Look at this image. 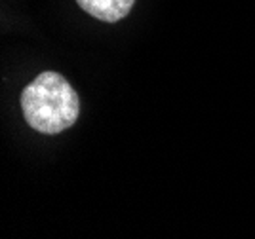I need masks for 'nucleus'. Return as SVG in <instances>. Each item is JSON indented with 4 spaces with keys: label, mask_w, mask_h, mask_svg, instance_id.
Returning <instances> with one entry per match:
<instances>
[{
    "label": "nucleus",
    "mask_w": 255,
    "mask_h": 239,
    "mask_svg": "<svg viewBox=\"0 0 255 239\" xmlns=\"http://www.w3.org/2000/svg\"><path fill=\"white\" fill-rule=\"evenodd\" d=\"M78 6L92 17L105 23H117L126 17L135 0H76Z\"/></svg>",
    "instance_id": "f03ea898"
},
{
    "label": "nucleus",
    "mask_w": 255,
    "mask_h": 239,
    "mask_svg": "<svg viewBox=\"0 0 255 239\" xmlns=\"http://www.w3.org/2000/svg\"><path fill=\"white\" fill-rule=\"evenodd\" d=\"M21 108L32 129L55 135L78 120L80 99L73 85L57 73H42L21 93Z\"/></svg>",
    "instance_id": "f257e3e1"
}]
</instances>
